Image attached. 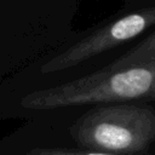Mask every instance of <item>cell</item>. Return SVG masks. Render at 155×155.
<instances>
[{
    "instance_id": "1",
    "label": "cell",
    "mask_w": 155,
    "mask_h": 155,
    "mask_svg": "<svg viewBox=\"0 0 155 155\" xmlns=\"http://www.w3.org/2000/svg\"><path fill=\"white\" fill-rule=\"evenodd\" d=\"M126 101H155V30L113 63L76 80L28 93L21 105L46 110Z\"/></svg>"
},
{
    "instance_id": "3",
    "label": "cell",
    "mask_w": 155,
    "mask_h": 155,
    "mask_svg": "<svg viewBox=\"0 0 155 155\" xmlns=\"http://www.w3.org/2000/svg\"><path fill=\"white\" fill-rule=\"evenodd\" d=\"M153 25H155V5L128 13L94 31L67 51L46 62L41 67V73L50 74L71 68L124 41L136 38Z\"/></svg>"
},
{
    "instance_id": "4",
    "label": "cell",
    "mask_w": 155,
    "mask_h": 155,
    "mask_svg": "<svg viewBox=\"0 0 155 155\" xmlns=\"http://www.w3.org/2000/svg\"><path fill=\"white\" fill-rule=\"evenodd\" d=\"M27 155H121L104 151H93V150H70V149H45V148H35L27 153Z\"/></svg>"
},
{
    "instance_id": "2",
    "label": "cell",
    "mask_w": 155,
    "mask_h": 155,
    "mask_svg": "<svg viewBox=\"0 0 155 155\" xmlns=\"http://www.w3.org/2000/svg\"><path fill=\"white\" fill-rule=\"evenodd\" d=\"M85 150L133 155L155 140V110L137 104H107L88 110L70 128Z\"/></svg>"
}]
</instances>
